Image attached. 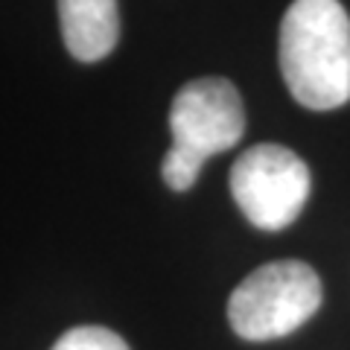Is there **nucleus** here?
<instances>
[{"label": "nucleus", "instance_id": "nucleus-4", "mask_svg": "<svg viewBox=\"0 0 350 350\" xmlns=\"http://www.w3.org/2000/svg\"><path fill=\"white\" fill-rule=\"evenodd\" d=\"M172 146L202 163L234 149L245 135L243 96L228 79H193L175 94L170 108Z\"/></svg>", "mask_w": 350, "mask_h": 350}, {"label": "nucleus", "instance_id": "nucleus-2", "mask_svg": "<svg viewBox=\"0 0 350 350\" xmlns=\"http://www.w3.org/2000/svg\"><path fill=\"white\" fill-rule=\"evenodd\" d=\"M319 271L301 260L254 269L228 301V321L245 342H275L295 333L321 306Z\"/></svg>", "mask_w": 350, "mask_h": 350}, {"label": "nucleus", "instance_id": "nucleus-5", "mask_svg": "<svg viewBox=\"0 0 350 350\" xmlns=\"http://www.w3.org/2000/svg\"><path fill=\"white\" fill-rule=\"evenodd\" d=\"M59 27L73 59L100 62L120 38L117 0H59Z\"/></svg>", "mask_w": 350, "mask_h": 350}, {"label": "nucleus", "instance_id": "nucleus-6", "mask_svg": "<svg viewBox=\"0 0 350 350\" xmlns=\"http://www.w3.org/2000/svg\"><path fill=\"white\" fill-rule=\"evenodd\" d=\"M50 350H129V345L108 327H73Z\"/></svg>", "mask_w": 350, "mask_h": 350}, {"label": "nucleus", "instance_id": "nucleus-7", "mask_svg": "<svg viewBox=\"0 0 350 350\" xmlns=\"http://www.w3.org/2000/svg\"><path fill=\"white\" fill-rule=\"evenodd\" d=\"M202 167L204 163L199 158H193V155H187V152L170 146V152L163 155V163H161V175H163V181H167L170 190L184 193V190H190L196 184Z\"/></svg>", "mask_w": 350, "mask_h": 350}, {"label": "nucleus", "instance_id": "nucleus-1", "mask_svg": "<svg viewBox=\"0 0 350 350\" xmlns=\"http://www.w3.org/2000/svg\"><path fill=\"white\" fill-rule=\"evenodd\" d=\"M280 73L304 108L350 103V15L338 0H295L280 24Z\"/></svg>", "mask_w": 350, "mask_h": 350}, {"label": "nucleus", "instance_id": "nucleus-3", "mask_svg": "<svg viewBox=\"0 0 350 350\" xmlns=\"http://www.w3.org/2000/svg\"><path fill=\"white\" fill-rule=\"evenodd\" d=\"M310 170L292 149L260 144L237 158L231 193L237 207L260 231H283L310 199Z\"/></svg>", "mask_w": 350, "mask_h": 350}]
</instances>
